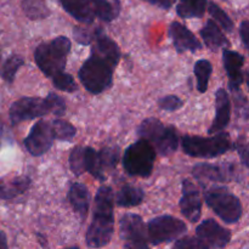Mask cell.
I'll list each match as a JSON object with an SVG mask.
<instances>
[{"label":"cell","instance_id":"6","mask_svg":"<svg viewBox=\"0 0 249 249\" xmlns=\"http://www.w3.org/2000/svg\"><path fill=\"white\" fill-rule=\"evenodd\" d=\"M207 206L226 224H236L241 220L243 206L240 198L224 186H212L204 191Z\"/></svg>","mask_w":249,"mask_h":249},{"label":"cell","instance_id":"26","mask_svg":"<svg viewBox=\"0 0 249 249\" xmlns=\"http://www.w3.org/2000/svg\"><path fill=\"white\" fill-rule=\"evenodd\" d=\"M21 6L24 15L33 21L48 18L51 14L44 0H21Z\"/></svg>","mask_w":249,"mask_h":249},{"label":"cell","instance_id":"31","mask_svg":"<svg viewBox=\"0 0 249 249\" xmlns=\"http://www.w3.org/2000/svg\"><path fill=\"white\" fill-rule=\"evenodd\" d=\"M102 32H104V29L99 26L91 27V28L90 27L75 26L73 28V36H74V40L80 45H90V44L94 43L96 36Z\"/></svg>","mask_w":249,"mask_h":249},{"label":"cell","instance_id":"23","mask_svg":"<svg viewBox=\"0 0 249 249\" xmlns=\"http://www.w3.org/2000/svg\"><path fill=\"white\" fill-rule=\"evenodd\" d=\"M32 179L27 175H21L9 182H2L0 180V199H12L16 198L19 195L24 194L31 187Z\"/></svg>","mask_w":249,"mask_h":249},{"label":"cell","instance_id":"14","mask_svg":"<svg viewBox=\"0 0 249 249\" xmlns=\"http://www.w3.org/2000/svg\"><path fill=\"white\" fill-rule=\"evenodd\" d=\"M182 195L180 198V212L191 223H197L202 214V201L199 190L189 179L182 181Z\"/></svg>","mask_w":249,"mask_h":249},{"label":"cell","instance_id":"32","mask_svg":"<svg viewBox=\"0 0 249 249\" xmlns=\"http://www.w3.org/2000/svg\"><path fill=\"white\" fill-rule=\"evenodd\" d=\"M70 168L71 172L75 177H80L84 174L85 170V147L83 146H77L71 151L70 155Z\"/></svg>","mask_w":249,"mask_h":249},{"label":"cell","instance_id":"41","mask_svg":"<svg viewBox=\"0 0 249 249\" xmlns=\"http://www.w3.org/2000/svg\"><path fill=\"white\" fill-rule=\"evenodd\" d=\"M6 248H7L6 235L0 230V249H6Z\"/></svg>","mask_w":249,"mask_h":249},{"label":"cell","instance_id":"10","mask_svg":"<svg viewBox=\"0 0 249 249\" xmlns=\"http://www.w3.org/2000/svg\"><path fill=\"white\" fill-rule=\"evenodd\" d=\"M119 232L124 248H148L147 231L142 218L138 214L128 213L119 220Z\"/></svg>","mask_w":249,"mask_h":249},{"label":"cell","instance_id":"35","mask_svg":"<svg viewBox=\"0 0 249 249\" xmlns=\"http://www.w3.org/2000/svg\"><path fill=\"white\" fill-rule=\"evenodd\" d=\"M48 101L49 108H50V113L55 114V116L61 117L66 113V102L60 95L55 94V92H49L48 96L45 97Z\"/></svg>","mask_w":249,"mask_h":249},{"label":"cell","instance_id":"4","mask_svg":"<svg viewBox=\"0 0 249 249\" xmlns=\"http://www.w3.org/2000/svg\"><path fill=\"white\" fill-rule=\"evenodd\" d=\"M181 147L184 152L190 157L195 158H215L225 155L233 146L231 138L225 131H219L213 134V136L203 138V136L185 135L181 139Z\"/></svg>","mask_w":249,"mask_h":249},{"label":"cell","instance_id":"7","mask_svg":"<svg viewBox=\"0 0 249 249\" xmlns=\"http://www.w3.org/2000/svg\"><path fill=\"white\" fill-rule=\"evenodd\" d=\"M156 150L152 143L140 138L129 146L123 155V168L130 177L148 178L153 172L156 160Z\"/></svg>","mask_w":249,"mask_h":249},{"label":"cell","instance_id":"1","mask_svg":"<svg viewBox=\"0 0 249 249\" xmlns=\"http://www.w3.org/2000/svg\"><path fill=\"white\" fill-rule=\"evenodd\" d=\"M114 231L113 191L109 186H101L96 192L94 215L87 231V246L90 248L106 247Z\"/></svg>","mask_w":249,"mask_h":249},{"label":"cell","instance_id":"39","mask_svg":"<svg viewBox=\"0 0 249 249\" xmlns=\"http://www.w3.org/2000/svg\"><path fill=\"white\" fill-rule=\"evenodd\" d=\"M248 33H249V24L248 21H243L240 26V36L242 40L243 46L248 49Z\"/></svg>","mask_w":249,"mask_h":249},{"label":"cell","instance_id":"43","mask_svg":"<svg viewBox=\"0 0 249 249\" xmlns=\"http://www.w3.org/2000/svg\"><path fill=\"white\" fill-rule=\"evenodd\" d=\"M0 62H1V56H0Z\"/></svg>","mask_w":249,"mask_h":249},{"label":"cell","instance_id":"42","mask_svg":"<svg viewBox=\"0 0 249 249\" xmlns=\"http://www.w3.org/2000/svg\"><path fill=\"white\" fill-rule=\"evenodd\" d=\"M0 145H1V130H0Z\"/></svg>","mask_w":249,"mask_h":249},{"label":"cell","instance_id":"21","mask_svg":"<svg viewBox=\"0 0 249 249\" xmlns=\"http://www.w3.org/2000/svg\"><path fill=\"white\" fill-rule=\"evenodd\" d=\"M201 34V38L203 39L204 44L207 45V48L211 49L213 51H218L219 49L226 48V46H230V40L226 38L225 34L221 32L220 27L215 23L214 21L209 19L206 24L203 26V28L199 31Z\"/></svg>","mask_w":249,"mask_h":249},{"label":"cell","instance_id":"3","mask_svg":"<svg viewBox=\"0 0 249 249\" xmlns=\"http://www.w3.org/2000/svg\"><path fill=\"white\" fill-rule=\"evenodd\" d=\"M117 66L91 53V56L84 61L78 72L80 83L90 94L99 95L111 88L113 82V71Z\"/></svg>","mask_w":249,"mask_h":249},{"label":"cell","instance_id":"25","mask_svg":"<svg viewBox=\"0 0 249 249\" xmlns=\"http://www.w3.org/2000/svg\"><path fill=\"white\" fill-rule=\"evenodd\" d=\"M207 4V0H180L177 6V14L181 18H202Z\"/></svg>","mask_w":249,"mask_h":249},{"label":"cell","instance_id":"36","mask_svg":"<svg viewBox=\"0 0 249 249\" xmlns=\"http://www.w3.org/2000/svg\"><path fill=\"white\" fill-rule=\"evenodd\" d=\"M182 105H184V102L177 95H167V96L158 100V107L167 112L178 111V109L181 108Z\"/></svg>","mask_w":249,"mask_h":249},{"label":"cell","instance_id":"9","mask_svg":"<svg viewBox=\"0 0 249 249\" xmlns=\"http://www.w3.org/2000/svg\"><path fill=\"white\" fill-rule=\"evenodd\" d=\"M192 175L199 184L206 182H241L242 174L238 170L237 165L233 163H223V164H209L199 163L192 169Z\"/></svg>","mask_w":249,"mask_h":249},{"label":"cell","instance_id":"16","mask_svg":"<svg viewBox=\"0 0 249 249\" xmlns=\"http://www.w3.org/2000/svg\"><path fill=\"white\" fill-rule=\"evenodd\" d=\"M169 36L173 40L174 48L179 53H184L186 51H195L202 49L201 41L197 39V36L180 22H172L169 26Z\"/></svg>","mask_w":249,"mask_h":249},{"label":"cell","instance_id":"24","mask_svg":"<svg viewBox=\"0 0 249 249\" xmlns=\"http://www.w3.org/2000/svg\"><path fill=\"white\" fill-rule=\"evenodd\" d=\"M145 198V192L140 187L133 185H124L116 195V203L118 207L131 208L141 204Z\"/></svg>","mask_w":249,"mask_h":249},{"label":"cell","instance_id":"28","mask_svg":"<svg viewBox=\"0 0 249 249\" xmlns=\"http://www.w3.org/2000/svg\"><path fill=\"white\" fill-rule=\"evenodd\" d=\"M97 157H99V163L102 172H109L116 168L119 157H121V150L118 146H107V147L101 148L100 152H97Z\"/></svg>","mask_w":249,"mask_h":249},{"label":"cell","instance_id":"40","mask_svg":"<svg viewBox=\"0 0 249 249\" xmlns=\"http://www.w3.org/2000/svg\"><path fill=\"white\" fill-rule=\"evenodd\" d=\"M145 1H147L148 4L151 5H155V6L160 7V9L169 10L170 7L175 4L177 0H145Z\"/></svg>","mask_w":249,"mask_h":249},{"label":"cell","instance_id":"2","mask_svg":"<svg viewBox=\"0 0 249 249\" xmlns=\"http://www.w3.org/2000/svg\"><path fill=\"white\" fill-rule=\"evenodd\" d=\"M71 48L72 43L70 39L60 36L50 41L39 44L34 51V61L43 74L51 78L65 71Z\"/></svg>","mask_w":249,"mask_h":249},{"label":"cell","instance_id":"20","mask_svg":"<svg viewBox=\"0 0 249 249\" xmlns=\"http://www.w3.org/2000/svg\"><path fill=\"white\" fill-rule=\"evenodd\" d=\"M61 5L67 14L78 22L84 24H92L95 15L90 6L89 0H60Z\"/></svg>","mask_w":249,"mask_h":249},{"label":"cell","instance_id":"30","mask_svg":"<svg viewBox=\"0 0 249 249\" xmlns=\"http://www.w3.org/2000/svg\"><path fill=\"white\" fill-rule=\"evenodd\" d=\"M24 65V58L21 55H14L10 56L5 63L2 65L1 68V78L7 83V84H12L15 82V78H16L17 72H18L19 68Z\"/></svg>","mask_w":249,"mask_h":249},{"label":"cell","instance_id":"8","mask_svg":"<svg viewBox=\"0 0 249 249\" xmlns=\"http://www.w3.org/2000/svg\"><path fill=\"white\" fill-rule=\"evenodd\" d=\"M146 231L151 245L158 246L177 241L186 233L187 226L184 221L175 216L160 215L148 221Z\"/></svg>","mask_w":249,"mask_h":249},{"label":"cell","instance_id":"5","mask_svg":"<svg viewBox=\"0 0 249 249\" xmlns=\"http://www.w3.org/2000/svg\"><path fill=\"white\" fill-rule=\"evenodd\" d=\"M138 134L140 138L152 143L156 153H160L163 157L174 153L179 147L180 139L177 129L172 125H164L157 118H147L141 122Z\"/></svg>","mask_w":249,"mask_h":249},{"label":"cell","instance_id":"11","mask_svg":"<svg viewBox=\"0 0 249 249\" xmlns=\"http://www.w3.org/2000/svg\"><path fill=\"white\" fill-rule=\"evenodd\" d=\"M48 113H50V108H49L46 99H41L38 96L22 97L11 105L9 117L11 123L15 125L24 121H33Z\"/></svg>","mask_w":249,"mask_h":249},{"label":"cell","instance_id":"15","mask_svg":"<svg viewBox=\"0 0 249 249\" xmlns=\"http://www.w3.org/2000/svg\"><path fill=\"white\" fill-rule=\"evenodd\" d=\"M245 61V56L237 51L229 50V49L223 50L224 68L229 77V88L232 92L240 90L241 85L245 82V73L242 71Z\"/></svg>","mask_w":249,"mask_h":249},{"label":"cell","instance_id":"27","mask_svg":"<svg viewBox=\"0 0 249 249\" xmlns=\"http://www.w3.org/2000/svg\"><path fill=\"white\" fill-rule=\"evenodd\" d=\"M194 72L197 79V90L201 94H204L208 89V83L213 72V65L208 60H198L195 63Z\"/></svg>","mask_w":249,"mask_h":249},{"label":"cell","instance_id":"33","mask_svg":"<svg viewBox=\"0 0 249 249\" xmlns=\"http://www.w3.org/2000/svg\"><path fill=\"white\" fill-rule=\"evenodd\" d=\"M207 6H208V11L209 14H211V16L220 24L221 28H223L224 31L228 32V33H231V32L233 31V22L232 19L228 16V14L213 1L207 4Z\"/></svg>","mask_w":249,"mask_h":249},{"label":"cell","instance_id":"18","mask_svg":"<svg viewBox=\"0 0 249 249\" xmlns=\"http://www.w3.org/2000/svg\"><path fill=\"white\" fill-rule=\"evenodd\" d=\"M68 201L73 212L79 216L82 221L87 219L90 208V194L85 185L74 182L68 191Z\"/></svg>","mask_w":249,"mask_h":249},{"label":"cell","instance_id":"38","mask_svg":"<svg viewBox=\"0 0 249 249\" xmlns=\"http://www.w3.org/2000/svg\"><path fill=\"white\" fill-rule=\"evenodd\" d=\"M233 147L237 150L242 164L245 165L246 168H248L249 167V164H248V153L249 152H248V142H247V139H246V136H240V138L237 139V141H236V143Z\"/></svg>","mask_w":249,"mask_h":249},{"label":"cell","instance_id":"22","mask_svg":"<svg viewBox=\"0 0 249 249\" xmlns=\"http://www.w3.org/2000/svg\"><path fill=\"white\" fill-rule=\"evenodd\" d=\"M89 2L95 16L107 23L114 21L121 14L122 7L119 0H89Z\"/></svg>","mask_w":249,"mask_h":249},{"label":"cell","instance_id":"29","mask_svg":"<svg viewBox=\"0 0 249 249\" xmlns=\"http://www.w3.org/2000/svg\"><path fill=\"white\" fill-rule=\"evenodd\" d=\"M51 125H53L55 140L71 142L75 138L77 129L70 122L63 121V119H55L53 122H51Z\"/></svg>","mask_w":249,"mask_h":249},{"label":"cell","instance_id":"19","mask_svg":"<svg viewBox=\"0 0 249 249\" xmlns=\"http://www.w3.org/2000/svg\"><path fill=\"white\" fill-rule=\"evenodd\" d=\"M95 45L91 48V53L104 57L105 60L109 61L114 66L118 65L121 60V50L114 40L105 34V32L100 33L95 39Z\"/></svg>","mask_w":249,"mask_h":249},{"label":"cell","instance_id":"37","mask_svg":"<svg viewBox=\"0 0 249 249\" xmlns=\"http://www.w3.org/2000/svg\"><path fill=\"white\" fill-rule=\"evenodd\" d=\"M174 248H181V249H208L207 246L198 240L197 237H184L178 238L174 243Z\"/></svg>","mask_w":249,"mask_h":249},{"label":"cell","instance_id":"13","mask_svg":"<svg viewBox=\"0 0 249 249\" xmlns=\"http://www.w3.org/2000/svg\"><path fill=\"white\" fill-rule=\"evenodd\" d=\"M196 237L201 240L207 248H225L231 241V232L214 219H207L197 226Z\"/></svg>","mask_w":249,"mask_h":249},{"label":"cell","instance_id":"17","mask_svg":"<svg viewBox=\"0 0 249 249\" xmlns=\"http://www.w3.org/2000/svg\"><path fill=\"white\" fill-rule=\"evenodd\" d=\"M231 118V102L228 91L223 88L216 90L215 92V117L213 124L208 129L209 134H216L219 131L225 130L230 123Z\"/></svg>","mask_w":249,"mask_h":249},{"label":"cell","instance_id":"12","mask_svg":"<svg viewBox=\"0 0 249 249\" xmlns=\"http://www.w3.org/2000/svg\"><path fill=\"white\" fill-rule=\"evenodd\" d=\"M53 140H55V138H53L51 122L40 119L32 126L31 131L24 139L23 145L32 156L40 157L50 150Z\"/></svg>","mask_w":249,"mask_h":249},{"label":"cell","instance_id":"34","mask_svg":"<svg viewBox=\"0 0 249 249\" xmlns=\"http://www.w3.org/2000/svg\"><path fill=\"white\" fill-rule=\"evenodd\" d=\"M51 80H53V85L55 87V89L60 90V91L74 92L78 90L74 78L70 73H66L65 71L51 77Z\"/></svg>","mask_w":249,"mask_h":249}]
</instances>
